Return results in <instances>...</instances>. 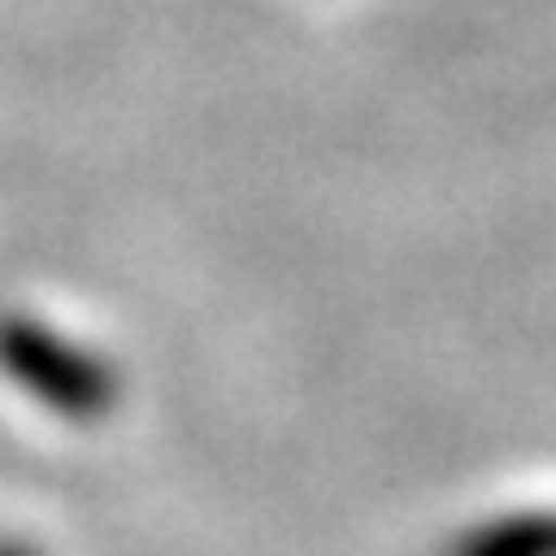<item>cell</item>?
Masks as SVG:
<instances>
[{
  "label": "cell",
  "mask_w": 556,
  "mask_h": 556,
  "mask_svg": "<svg viewBox=\"0 0 556 556\" xmlns=\"http://www.w3.org/2000/svg\"><path fill=\"white\" fill-rule=\"evenodd\" d=\"M452 556H556V514H501L452 544Z\"/></svg>",
  "instance_id": "obj_1"
}]
</instances>
